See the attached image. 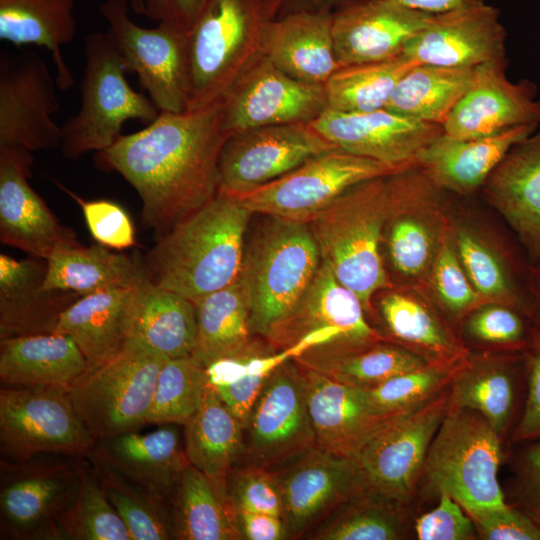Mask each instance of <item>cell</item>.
Wrapping results in <instances>:
<instances>
[{"mask_svg":"<svg viewBox=\"0 0 540 540\" xmlns=\"http://www.w3.org/2000/svg\"><path fill=\"white\" fill-rule=\"evenodd\" d=\"M228 137L222 100L182 113L160 112L145 128L121 134L97 152V164L136 190L142 221L157 239L218 193L219 156Z\"/></svg>","mask_w":540,"mask_h":540,"instance_id":"1","label":"cell"},{"mask_svg":"<svg viewBox=\"0 0 540 540\" xmlns=\"http://www.w3.org/2000/svg\"><path fill=\"white\" fill-rule=\"evenodd\" d=\"M251 214L218 192L156 239L144 257L150 281L193 303L232 284L241 273Z\"/></svg>","mask_w":540,"mask_h":540,"instance_id":"2","label":"cell"},{"mask_svg":"<svg viewBox=\"0 0 540 540\" xmlns=\"http://www.w3.org/2000/svg\"><path fill=\"white\" fill-rule=\"evenodd\" d=\"M392 174L355 185L308 222L321 259L365 310L372 295L389 286L379 246L383 224L394 211Z\"/></svg>","mask_w":540,"mask_h":540,"instance_id":"3","label":"cell"},{"mask_svg":"<svg viewBox=\"0 0 540 540\" xmlns=\"http://www.w3.org/2000/svg\"><path fill=\"white\" fill-rule=\"evenodd\" d=\"M245 250L239 278L250 305V330L265 338L297 305L321 263L308 223L271 217Z\"/></svg>","mask_w":540,"mask_h":540,"instance_id":"4","label":"cell"},{"mask_svg":"<svg viewBox=\"0 0 540 540\" xmlns=\"http://www.w3.org/2000/svg\"><path fill=\"white\" fill-rule=\"evenodd\" d=\"M503 439L477 411L450 406L429 447L419 488L470 512L507 504L498 481Z\"/></svg>","mask_w":540,"mask_h":540,"instance_id":"5","label":"cell"},{"mask_svg":"<svg viewBox=\"0 0 540 540\" xmlns=\"http://www.w3.org/2000/svg\"><path fill=\"white\" fill-rule=\"evenodd\" d=\"M84 54L81 106L62 125L60 148L68 160L112 146L126 121L148 125L160 114L150 98L129 85L121 57L107 33L88 34Z\"/></svg>","mask_w":540,"mask_h":540,"instance_id":"6","label":"cell"},{"mask_svg":"<svg viewBox=\"0 0 540 540\" xmlns=\"http://www.w3.org/2000/svg\"><path fill=\"white\" fill-rule=\"evenodd\" d=\"M263 0H211L188 35L191 93L187 110L224 97L261 51Z\"/></svg>","mask_w":540,"mask_h":540,"instance_id":"7","label":"cell"},{"mask_svg":"<svg viewBox=\"0 0 540 540\" xmlns=\"http://www.w3.org/2000/svg\"><path fill=\"white\" fill-rule=\"evenodd\" d=\"M167 359L129 339L115 358L87 370L72 385L70 400L97 440L135 432L147 424L156 381Z\"/></svg>","mask_w":540,"mask_h":540,"instance_id":"8","label":"cell"},{"mask_svg":"<svg viewBox=\"0 0 540 540\" xmlns=\"http://www.w3.org/2000/svg\"><path fill=\"white\" fill-rule=\"evenodd\" d=\"M96 443L68 390L1 387V460L20 462L42 454L87 458Z\"/></svg>","mask_w":540,"mask_h":540,"instance_id":"9","label":"cell"},{"mask_svg":"<svg viewBox=\"0 0 540 540\" xmlns=\"http://www.w3.org/2000/svg\"><path fill=\"white\" fill-rule=\"evenodd\" d=\"M402 169L333 148L280 178L231 197L252 214L308 223L355 185Z\"/></svg>","mask_w":540,"mask_h":540,"instance_id":"10","label":"cell"},{"mask_svg":"<svg viewBox=\"0 0 540 540\" xmlns=\"http://www.w3.org/2000/svg\"><path fill=\"white\" fill-rule=\"evenodd\" d=\"M99 12L126 72L137 75L159 111H187L191 93L188 36L163 24L137 25L129 17L128 0H105Z\"/></svg>","mask_w":540,"mask_h":540,"instance_id":"11","label":"cell"},{"mask_svg":"<svg viewBox=\"0 0 540 540\" xmlns=\"http://www.w3.org/2000/svg\"><path fill=\"white\" fill-rule=\"evenodd\" d=\"M448 408L449 388L376 434L355 458L364 490L409 506Z\"/></svg>","mask_w":540,"mask_h":540,"instance_id":"12","label":"cell"},{"mask_svg":"<svg viewBox=\"0 0 540 540\" xmlns=\"http://www.w3.org/2000/svg\"><path fill=\"white\" fill-rule=\"evenodd\" d=\"M314 447L301 369L290 359L271 373L250 410L242 464L274 469Z\"/></svg>","mask_w":540,"mask_h":540,"instance_id":"13","label":"cell"},{"mask_svg":"<svg viewBox=\"0 0 540 540\" xmlns=\"http://www.w3.org/2000/svg\"><path fill=\"white\" fill-rule=\"evenodd\" d=\"M20 462L1 460V527L12 538L49 539L58 518L73 503L84 458Z\"/></svg>","mask_w":540,"mask_h":540,"instance_id":"14","label":"cell"},{"mask_svg":"<svg viewBox=\"0 0 540 540\" xmlns=\"http://www.w3.org/2000/svg\"><path fill=\"white\" fill-rule=\"evenodd\" d=\"M222 104L229 136L264 126L311 123L327 109L324 86L291 77L261 51L235 79Z\"/></svg>","mask_w":540,"mask_h":540,"instance_id":"15","label":"cell"},{"mask_svg":"<svg viewBox=\"0 0 540 540\" xmlns=\"http://www.w3.org/2000/svg\"><path fill=\"white\" fill-rule=\"evenodd\" d=\"M56 80L33 51L0 53V147L30 152L61 146Z\"/></svg>","mask_w":540,"mask_h":540,"instance_id":"16","label":"cell"},{"mask_svg":"<svg viewBox=\"0 0 540 540\" xmlns=\"http://www.w3.org/2000/svg\"><path fill=\"white\" fill-rule=\"evenodd\" d=\"M337 148L310 123L264 126L230 135L220 152L218 192L237 195L291 172Z\"/></svg>","mask_w":540,"mask_h":540,"instance_id":"17","label":"cell"},{"mask_svg":"<svg viewBox=\"0 0 540 540\" xmlns=\"http://www.w3.org/2000/svg\"><path fill=\"white\" fill-rule=\"evenodd\" d=\"M270 470L280 486L288 538L305 536L342 503L364 490L355 459L319 447Z\"/></svg>","mask_w":540,"mask_h":540,"instance_id":"18","label":"cell"},{"mask_svg":"<svg viewBox=\"0 0 540 540\" xmlns=\"http://www.w3.org/2000/svg\"><path fill=\"white\" fill-rule=\"evenodd\" d=\"M310 124L337 148L397 168L419 163L424 150L443 133L439 124L387 108L369 112L327 108Z\"/></svg>","mask_w":540,"mask_h":540,"instance_id":"19","label":"cell"},{"mask_svg":"<svg viewBox=\"0 0 540 540\" xmlns=\"http://www.w3.org/2000/svg\"><path fill=\"white\" fill-rule=\"evenodd\" d=\"M364 310L359 297L342 285L321 259L313 281L295 308L263 339L282 350L314 331L327 330L338 336L340 353L363 349L383 341L367 322Z\"/></svg>","mask_w":540,"mask_h":540,"instance_id":"20","label":"cell"},{"mask_svg":"<svg viewBox=\"0 0 540 540\" xmlns=\"http://www.w3.org/2000/svg\"><path fill=\"white\" fill-rule=\"evenodd\" d=\"M505 41L499 10L485 2L434 14L403 54L419 64L476 68L505 62Z\"/></svg>","mask_w":540,"mask_h":540,"instance_id":"21","label":"cell"},{"mask_svg":"<svg viewBox=\"0 0 540 540\" xmlns=\"http://www.w3.org/2000/svg\"><path fill=\"white\" fill-rule=\"evenodd\" d=\"M32 164L33 152L0 147V240L47 260L58 248L79 241L30 186Z\"/></svg>","mask_w":540,"mask_h":540,"instance_id":"22","label":"cell"},{"mask_svg":"<svg viewBox=\"0 0 540 540\" xmlns=\"http://www.w3.org/2000/svg\"><path fill=\"white\" fill-rule=\"evenodd\" d=\"M299 367L316 446L323 450L355 459L376 434L406 415L382 413L370 402L364 389Z\"/></svg>","mask_w":540,"mask_h":540,"instance_id":"23","label":"cell"},{"mask_svg":"<svg viewBox=\"0 0 540 540\" xmlns=\"http://www.w3.org/2000/svg\"><path fill=\"white\" fill-rule=\"evenodd\" d=\"M528 80L511 82L505 62L476 67L474 80L443 124L454 138H479L518 126L540 125V100Z\"/></svg>","mask_w":540,"mask_h":540,"instance_id":"24","label":"cell"},{"mask_svg":"<svg viewBox=\"0 0 540 540\" xmlns=\"http://www.w3.org/2000/svg\"><path fill=\"white\" fill-rule=\"evenodd\" d=\"M433 15L393 0H361L336 12L332 36L339 66L402 55L409 40Z\"/></svg>","mask_w":540,"mask_h":540,"instance_id":"25","label":"cell"},{"mask_svg":"<svg viewBox=\"0 0 540 540\" xmlns=\"http://www.w3.org/2000/svg\"><path fill=\"white\" fill-rule=\"evenodd\" d=\"M89 458L168 504L189 463L176 424L146 434L135 431L97 440Z\"/></svg>","mask_w":540,"mask_h":540,"instance_id":"26","label":"cell"},{"mask_svg":"<svg viewBox=\"0 0 540 540\" xmlns=\"http://www.w3.org/2000/svg\"><path fill=\"white\" fill-rule=\"evenodd\" d=\"M45 259L0 255V339L53 333L61 314L81 295L44 288Z\"/></svg>","mask_w":540,"mask_h":540,"instance_id":"27","label":"cell"},{"mask_svg":"<svg viewBox=\"0 0 540 540\" xmlns=\"http://www.w3.org/2000/svg\"><path fill=\"white\" fill-rule=\"evenodd\" d=\"M139 287L104 290L80 297L60 316L54 333L71 337L88 369L115 358L127 345Z\"/></svg>","mask_w":540,"mask_h":540,"instance_id":"28","label":"cell"},{"mask_svg":"<svg viewBox=\"0 0 540 540\" xmlns=\"http://www.w3.org/2000/svg\"><path fill=\"white\" fill-rule=\"evenodd\" d=\"M261 53L291 77L324 86L340 67L334 50L332 15L300 12L267 20Z\"/></svg>","mask_w":540,"mask_h":540,"instance_id":"29","label":"cell"},{"mask_svg":"<svg viewBox=\"0 0 540 540\" xmlns=\"http://www.w3.org/2000/svg\"><path fill=\"white\" fill-rule=\"evenodd\" d=\"M74 340L48 333L0 339V381L8 388L69 390L87 371Z\"/></svg>","mask_w":540,"mask_h":540,"instance_id":"30","label":"cell"},{"mask_svg":"<svg viewBox=\"0 0 540 540\" xmlns=\"http://www.w3.org/2000/svg\"><path fill=\"white\" fill-rule=\"evenodd\" d=\"M526 352L512 360L465 361L449 387V405L480 413L503 439L526 394Z\"/></svg>","mask_w":540,"mask_h":540,"instance_id":"31","label":"cell"},{"mask_svg":"<svg viewBox=\"0 0 540 540\" xmlns=\"http://www.w3.org/2000/svg\"><path fill=\"white\" fill-rule=\"evenodd\" d=\"M490 199L540 256V129L515 144L486 180Z\"/></svg>","mask_w":540,"mask_h":540,"instance_id":"32","label":"cell"},{"mask_svg":"<svg viewBox=\"0 0 540 540\" xmlns=\"http://www.w3.org/2000/svg\"><path fill=\"white\" fill-rule=\"evenodd\" d=\"M538 126H518L479 138H454L444 132L421 154L419 164L445 188L471 191L485 183L510 149Z\"/></svg>","mask_w":540,"mask_h":540,"instance_id":"33","label":"cell"},{"mask_svg":"<svg viewBox=\"0 0 540 540\" xmlns=\"http://www.w3.org/2000/svg\"><path fill=\"white\" fill-rule=\"evenodd\" d=\"M46 261L44 288L71 291L81 296L134 288L149 279L144 258L115 252L99 243L58 248Z\"/></svg>","mask_w":540,"mask_h":540,"instance_id":"34","label":"cell"},{"mask_svg":"<svg viewBox=\"0 0 540 540\" xmlns=\"http://www.w3.org/2000/svg\"><path fill=\"white\" fill-rule=\"evenodd\" d=\"M74 0H0V39L15 46L46 48L57 71L61 90L73 87L74 78L64 61L63 46L76 35Z\"/></svg>","mask_w":540,"mask_h":540,"instance_id":"35","label":"cell"},{"mask_svg":"<svg viewBox=\"0 0 540 540\" xmlns=\"http://www.w3.org/2000/svg\"><path fill=\"white\" fill-rule=\"evenodd\" d=\"M170 504L175 539H241L226 483L213 480L190 463L182 472Z\"/></svg>","mask_w":540,"mask_h":540,"instance_id":"36","label":"cell"},{"mask_svg":"<svg viewBox=\"0 0 540 540\" xmlns=\"http://www.w3.org/2000/svg\"><path fill=\"white\" fill-rule=\"evenodd\" d=\"M244 425L208 384L202 404L184 425V450L190 464L226 483L241 459Z\"/></svg>","mask_w":540,"mask_h":540,"instance_id":"37","label":"cell"},{"mask_svg":"<svg viewBox=\"0 0 540 540\" xmlns=\"http://www.w3.org/2000/svg\"><path fill=\"white\" fill-rule=\"evenodd\" d=\"M304 342L276 350L265 339H253L241 350L206 365L208 384L245 425L266 380L282 363L308 349Z\"/></svg>","mask_w":540,"mask_h":540,"instance_id":"38","label":"cell"},{"mask_svg":"<svg viewBox=\"0 0 540 540\" xmlns=\"http://www.w3.org/2000/svg\"><path fill=\"white\" fill-rule=\"evenodd\" d=\"M130 339L168 358L192 355L196 343L194 303L147 279L139 287Z\"/></svg>","mask_w":540,"mask_h":540,"instance_id":"39","label":"cell"},{"mask_svg":"<svg viewBox=\"0 0 540 540\" xmlns=\"http://www.w3.org/2000/svg\"><path fill=\"white\" fill-rule=\"evenodd\" d=\"M194 305L196 343L192 355L205 366L241 350L252 340L249 299L239 277Z\"/></svg>","mask_w":540,"mask_h":540,"instance_id":"40","label":"cell"},{"mask_svg":"<svg viewBox=\"0 0 540 540\" xmlns=\"http://www.w3.org/2000/svg\"><path fill=\"white\" fill-rule=\"evenodd\" d=\"M475 69L418 63L400 79L385 108L443 126L471 86Z\"/></svg>","mask_w":540,"mask_h":540,"instance_id":"41","label":"cell"},{"mask_svg":"<svg viewBox=\"0 0 540 540\" xmlns=\"http://www.w3.org/2000/svg\"><path fill=\"white\" fill-rule=\"evenodd\" d=\"M409 535L408 506L362 490L305 536L315 540H398Z\"/></svg>","mask_w":540,"mask_h":540,"instance_id":"42","label":"cell"},{"mask_svg":"<svg viewBox=\"0 0 540 540\" xmlns=\"http://www.w3.org/2000/svg\"><path fill=\"white\" fill-rule=\"evenodd\" d=\"M293 360L338 382L361 389L376 387L396 375L429 363L405 347L383 341L345 353H306Z\"/></svg>","mask_w":540,"mask_h":540,"instance_id":"43","label":"cell"},{"mask_svg":"<svg viewBox=\"0 0 540 540\" xmlns=\"http://www.w3.org/2000/svg\"><path fill=\"white\" fill-rule=\"evenodd\" d=\"M416 64L404 54L339 67L324 84L327 108L340 112H369L385 108L400 79Z\"/></svg>","mask_w":540,"mask_h":540,"instance_id":"44","label":"cell"},{"mask_svg":"<svg viewBox=\"0 0 540 540\" xmlns=\"http://www.w3.org/2000/svg\"><path fill=\"white\" fill-rule=\"evenodd\" d=\"M381 313L393 337L423 352L429 362L462 360L463 351L437 318L412 297L393 293L380 302Z\"/></svg>","mask_w":540,"mask_h":540,"instance_id":"45","label":"cell"},{"mask_svg":"<svg viewBox=\"0 0 540 540\" xmlns=\"http://www.w3.org/2000/svg\"><path fill=\"white\" fill-rule=\"evenodd\" d=\"M49 539L131 540L125 523L102 489L93 466L86 463L76 497L56 521Z\"/></svg>","mask_w":540,"mask_h":540,"instance_id":"46","label":"cell"},{"mask_svg":"<svg viewBox=\"0 0 540 540\" xmlns=\"http://www.w3.org/2000/svg\"><path fill=\"white\" fill-rule=\"evenodd\" d=\"M99 483L125 523L131 540L175 539L167 504L135 486L111 468L91 460Z\"/></svg>","mask_w":540,"mask_h":540,"instance_id":"47","label":"cell"},{"mask_svg":"<svg viewBox=\"0 0 540 540\" xmlns=\"http://www.w3.org/2000/svg\"><path fill=\"white\" fill-rule=\"evenodd\" d=\"M207 385L206 366L193 355L167 359L156 381L147 424L184 426L200 408Z\"/></svg>","mask_w":540,"mask_h":540,"instance_id":"48","label":"cell"},{"mask_svg":"<svg viewBox=\"0 0 540 540\" xmlns=\"http://www.w3.org/2000/svg\"><path fill=\"white\" fill-rule=\"evenodd\" d=\"M465 361L428 363L364 390L370 402L382 413L407 414L447 390Z\"/></svg>","mask_w":540,"mask_h":540,"instance_id":"49","label":"cell"},{"mask_svg":"<svg viewBox=\"0 0 540 540\" xmlns=\"http://www.w3.org/2000/svg\"><path fill=\"white\" fill-rule=\"evenodd\" d=\"M226 485L235 512L249 511L282 517L281 490L272 470L241 464L230 471Z\"/></svg>","mask_w":540,"mask_h":540,"instance_id":"50","label":"cell"},{"mask_svg":"<svg viewBox=\"0 0 540 540\" xmlns=\"http://www.w3.org/2000/svg\"><path fill=\"white\" fill-rule=\"evenodd\" d=\"M466 332L480 343L509 346L525 352L535 335L520 314L499 305L486 306L470 316Z\"/></svg>","mask_w":540,"mask_h":540,"instance_id":"51","label":"cell"},{"mask_svg":"<svg viewBox=\"0 0 540 540\" xmlns=\"http://www.w3.org/2000/svg\"><path fill=\"white\" fill-rule=\"evenodd\" d=\"M81 207L94 240L108 248L123 250L135 245V230L126 210L109 200L86 201L58 184Z\"/></svg>","mask_w":540,"mask_h":540,"instance_id":"52","label":"cell"},{"mask_svg":"<svg viewBox=\"0 0 540 540\" xmlns=\"http://www.w3.org/2000/svg\"><path fill=\"white\" fill-rule=\"evenodd\" d=\"M460 260L475 290L487 297L508 292V280L499 260L473 235L461 231L457 236Z\"/></svg>","mask_w":540,"mask_h":540,"instance_id":"53","label":"cell"},{"mask_svg":"<svg viewBox=\"0 0 540 540\" xmlns=\"http://www.w3.org/2000/svg\"><path fill=\"white\" fill-rule=\"evenodd\" d=\"M438 505L416 518L414 531L419 540H475L478 532L471 517L450 495L441 493Z\"/></svg>","mask_w":540,"mask_h":540,"instance_id":"54","label":"cell"},{"mask_svg":"<svg viewBox=\"0 0 540 540\" xmlns=\"http://www.w3.org/2000/svg\"><path fill=\"white\" fill-rule=\"evenodd\" d=\"M428 229L412 218H401L392 225L388 240L390 257L401 273L414 276L423 271L431 254Z\"/></svg>","mask_w":540,"mask_h":540,"instance_id":"55","label":"cell"},{"mask_svg":"<svg viewBox=\"0 0 540 540\" xmlns=\"http://www.w3.org/2000/svg\"><path fill=\"white\" fill-rule=\"evenodd\" d=\"M479 539L540 540V524L512 504L467 512Z\"/></svg>","mask_w":540,"mask_h":540,"instance_id":"56","label":"cell"},{"mask_svg":"<svg viewBox=\"0 0 540 540\" xmlns=\"http://www.w3.org/2000/svg\"><path fill=\"white\" fill-rule=\"evenodd\" d=\"M523 444L513 462V506L540 524V438Z\"/></svg>","mask_w":540,"mask_h":540,"instance_id":"57","label":"cell"},{"mask_svg":"<svg viewBox=\"0 0 540 540\" xmlns=\"http://www.w3.org/2000/svg\"><path fill=\"white\" fill-rule=\"evenodd\" d=\"M459 262L449 243L444 242L436 259L434 280L441 301L453 313L468 309L478 300Z\"/></svg>","mask_w":540,"mask_h":540,"instance_id":"58","label":"cell"},{"mask_svg":"<svg viewBox=\"0 0 540 540\" xmlns=\"http://www.w3.org/2000/svg\"><path fill=\"white\" fill-rule=\"evenodd\" d=\"M526 394L521 414L510 434L511 443L540 438V330L526 351Z\"/></svg>","mask_w":540,"mask_h":540,"instance_id":"59","label":"cell"},{"mask_svg":"<svg viewBox=\"0 0 540 540\" xmlns=\"http://www.w3.org/2000/svg\"><path fill=\"white\" fill-rule=\"evenodd\" d=\"M211 0H145L147 17L188 36Z\"/></svg>","mask_w":540,"mask_h":540,"instance_id":"60","label":"cell"},{"mask_svg":"<svg viewBox=\"0 0 540 540\" xmlns=\"http://www.w3.org/2000/svg\"><path fill=\"white\" fill-rule=\"evenodd\" d=\"M236 522L241 539L281 540L288 538L285 523L280 516L236 511Z\"/></svg>","mask_w":540,"mask_h":540,"instance_id":"61","label":"cell"},{"mask_svg":"<svg viewBox=\"0 0 540 540\" xmlns=\"http://www.w3.org/2000/svg\"><path fill=\"white\" fill-rule=\"evenodd\" d=\"M361 0H263L267 20L288 14L308 12L333 15Z\"/></svg>","mask_w":540,"mask_h":540,"instance_id":"62","label":"cell"},{"mask_svg":"<svg viewBox=\"0 0 540 540\" xmlns=\"http://www.w3.org/2000/svg\"><path fill=\"white\" fill-rule=\"evenodd\" d=\"M405 7L429 14L466 8L485 3V0H393Z\"/></svg>","mask_w":540,"mask_h":540,"instance_id":"63","label":"cell"},{"mask_svg":"<svg viewBox=\"0 0 540 540\" xmlns=\"http://www.w3.org/2000/svg\"><path fill=\"white\" fill-rule=\"evenodd\" d=\"M131 7L136 15H144L145 0H132Z\"/></svg>","mask_w":540,"mask_h":540,"instance_id":"64","label":"cell"}]
</instances>
